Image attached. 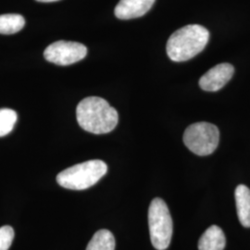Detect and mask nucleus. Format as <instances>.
Listing matches in <instances>:
<instances>
[{
  "label": "nucleus",
  "mask_w": 250,
  "mask_h": 250,
  "mask_svg": "<svg viewBox=\"0 0 250 250\" xmlns=\"http://www.w3.org/2000/svg\"><path fill=\"white\" fill-rule=\"evenodd\" d=\"M17 122V113L10 108L0 109V137L9 134Z\"/></svg>",
  "instance_id": "nucleus-13"
},
{
  "label": "nucleus",
  "mask_w": 250,
  "mask_h": 250,
  "mask_svg": "<svg viewBox=\"0 0 250 250\" xmlns=\"http://www.w3.org/2000/svg\"><path fill=\"white\" fill-rule=\"evenodd\" d=\"M220 132L216 125L201 122L189 125L184 134V143L197 156L212 154L218 147Z\"/></svg>",
  "instance_id": "nucleus-5"
},
{
  "label": "nucleus",
  "mask_w": 250,
  "mask_h": 250,
  "mask_svg": "<svg viewBox=\"0 0 250 250\" xmlns=\"http://www.w3.org/2000/svg\"><path fill=\"white\" fill-rule=\"evenodd\" d=\"M15 232L11 226L5 225L0 228V250H9L13 239Z\"/></svg>",
  "instance_id": "nucleus-14"
},
{
  "label": "nucleus",
  "mask_w": 250,
  "mask_h": 250,
  "mask_svg": "<svg viewBox=\"0 0 250 250\" xmlns=\"http://www.w3.org/2000/svg\"><path fill=\"white\" fill-rule=\"evenodd\" d=\"M76 118L81 128L95 134L110 133L119 122L116 109L99 97L83 99L76 108Z\"/></svg>",
  "instance_id": "nucleus-1"
},
{
  "label": "nucleus",
  "mask_w": 250,
  "mask_h": 250,
  "mask_svg": "<svg viewBox=\"0 0 250 250\" xmlns=\"http://www.w3.org/2000/svg\"><path fill=\"white\" fill-rule=\"evenodd\" d=\"M155 0H120L114 13L120 20H131L144 16L154 5Z\"/></svg>",
  "instance_id": "nucleus-8"
},
{
  "label": "nucleus",
  "mask_w": 250,
  "mask_h": 250,
  "mask_svg": "<svg viewBox=\"0 0 250 250\" xmlns=\"http://www.w3.org/2000/svg\"><path fill=\"white\" fill-rule=\"evenodd\" d=\"M226 245L224 232L219 226L211 225L198 241L199 250H224Z\"/></svg>",
  "instance_id": "nucleus-9"
},
{
  "label": "nucleus",
  "mask_w": 250,
  "mask_h": 250,
  "mask_svg": "<svg viewBox=\"0 0 250 250\" xmlns=\"http://www.w3.org/2000/svg\"><path fill=\"white\" fill-rule=\"evenodd\" d=\"M115 238L108 230H99L90 240L86 250H115Z\"/></svg>",
  "instance_id": "nucleus-11"
},
{
  "label": "nucleus",
  "mask_w": 250,
  "mask_h": 250,
  "mask_svg": "<svg viewBox=\"0 0 250 250\" xmlns=\"http://www.w3.org/2000/svg\"><path fill=\"white\" fill-rule=\"evenodd\" d=\"M25 24V20L20 14L0 15V34L13 35L20 32Z\"/></svg>",
  "instance_id": "nucleus-12"
},
{
  "label": "nucleus",
  "mask_w": 250,
  "mask_h": 250,
  "mask_svg": "<svg viewBox=\"0 0 250 250\" xmlns=\"http://www.w3.org/2000/svg\"><path fill=\"white\" fill-rule=\"evenodd\" d=\"M38 2H45V3H48V2H55V1H59V0H36Z\"/></svg>",
  "instance_id": "nucleus-15"
},
{
  "label": "nucleus",
  "mask_w": 250,
  "mask_h": 250,
  "mask_svg": "<svg viewBox=\"0 0 250 250\" xmlns=\"http://www.w3.org/2000/svg\"><path fill=\"white\" fill-rule=\"evenodd\" d=\"M148 227L153 247L167 250L172 236V219L167 204L160 197L154 198L148 208Z\"/></svg>",
  "instance_id": "nucleus-4"
},
{
  "label": "nucleus",
  "mask_w": 250,
  "mask_h": 250,
  "mask_svg": "<svg viewBox=\"0 0 250 250\" xmlns=\"http://www.w3.org/2000/svg\"><path fill=\"white\" fill-rule=\"evenodd\" d=\"M237 216L240 224L250 227V189L247 186L239 185L234 192Z\"/></svg>",
  "instance_id": "nucleus-10"
},
{
  "label": "nucleus",
  "mask_w": 250,
  "mask_h": 250,
  "mask_svg": "<svg viewBox=\"0 0 250 250\" xmlns=\"http://www.w3.org/2000/svg\"><path fill=\"white\" fill-rule=\"evenodd\" d=\"M107 170V164L104 161H85L61 171L57 176V182L67 189L84 190L96 185Z\"/></svg>",
  "instance_id": "nucleus-3"
},
{
  "label": "nucleus",
  "mask_w": 250,
  "mask_h": 250,
  "mask_svg": "<svg viewBox=\"0 0 250 250\" xmlns=\"http://www.w3.org/2000/svg\"><path fill=\"white\" fill-rule=\"evenodd\" d=\"M209 33L205 27L190 24L174 32L167 42V54L175 62H187L200 53L208 42Z\"/></svg>",
  "instance_id": "nucleus-2"
},
{
  "label": "nucleus",
  "mask_w": 250,
  "mask_h": 250,
  "mask_svg": "<svg viewBox=\"0 0 250 250\" xmlns=\"http://www.w3.org/2000/svg\"><path fill=\"white\" fill-rule=\"evenodd\" d=\"M86 54V46L81 43L58 41L45 48L44 57L49 62L60 66H68L80 62L85 58Z\"/></svg>",
  "instance_id": "nucleus-6"
},
{
  "label": "nucleus",
  "mask_w": 250,
  "mask_h": 250,
  "mask_svg": "<svg viewBox=\"0 0 250 250\" xmlns=\"http://www.w3.org/2000/svg\"><path fill=\"white\" fill-rule=\"evenodd\" d=\"M234 73L233 66L229 63L218 64L211 68L209 71L199 80V86L208 92H216L222 89L224 85L232 79Z\"/></svg>",
  "instance_id": "nucleus-7"
}]
</instances>
